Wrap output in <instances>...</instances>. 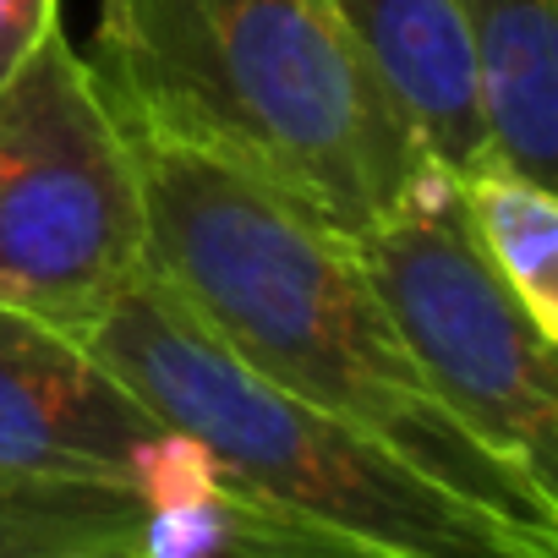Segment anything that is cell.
Here are the masks:
<instances>
[{"label":"cell","mask_w":558,"mask_h":558,"mask_svg":"<svg viewBox=\"0 0 558 558\" xmlns=\"http://www.w3.org/2000/svg\"><path fill=\"white\" fill-rule=\"evenodd\" d=\"M61 28V0H0V88Z\"/></svg>","instance_id":"8fae6325"},{"label":"cell","mask_w":558,"mask_h":558,"mask_svg":"<svg viewBox=\"0 0 558 558\" xmlns=\"http://www.w3.org/2000/svg\"><path fill=\"white\" fill-rule=\"evenodd\" d=\"M148 274L137 137L56 28L0 88V307L88 340Z\"/></svg>","instance_id":"277c9868"},{"label":"cell","mask_w":558,"mask_h":558,"mask_svg":"<svg viewBox=\"0 0 558 558\" xmlns=\"http://www.w3.org/2000/svg\"><path fill=\"white\" fill-rule=\"evenodd\" d=\"M88 61L137 132L268 181L351 241L438 175L329 0H99Z\"/></svg>","instance_id":"7a4b0ae2"},{"label":"cell","mask_w":558,"mask_h":558,"mask_svg":"<svg viewBox=\"0 0 558 558\" xmlns=\"http://www.w3.org/2000/svg\"><path fill=\"white\" fill-rule=\"evenodd\" d=\"M493 165L558 181V0H454Z\"/></svg>","instance_id":"ba28073f"},{"label":"cell","mask_w":558,"mask_h":558,"mask_svg":"<svg viewBox=\"0 0 558 558\" xmlns=\"http://www.w3.org/2000/svg\"><path fill=\"white\" fill-rule=\"evenodd\" d=\"M214 471L313 531L378 558H553V542L465 504L362 427L230 356L148 268L83 340Z\"/></svg>","instance_id":"3957f363"},{"label":"cell","mask_w":558,"mask_h":558,"mask_svg":"<svg viewBox=\"0 0 558 558\" xmlns=\"http://www.w3.org/2000/svg\"><path fill=\"white\" fill-rule=\"evenodd\" d=\"M465 225L498 279L520 296L531 324L558 340V197L509 165H482L454 181Z\"/></svg>","instance_id":"9c48e42d"},{"label":"cell","mask_w":558,"mask_h":558,"mask_svg":"<svg viewBox=\"0 0 558 558\" xmlns=\"http://www.w3.org/2000/svg\"><path fill=\"white\" fill-rule=\"evenodd\" d=\"M329 12L356 39V50L395 94L411 132L444 175L460 181L493 165L476 66L454 0H329Z\"/></svg>","instance_id":"52a82bcc"},{"label":"cell","mask_w":558,"mask_h":558,"mask_svg":"<svg viewBox=\"0 0 558 558\" xmlns=\"http://www.w3.org/2000/svg\"><path fill=\"white\" fill-rule=\"evenodd\" d=\"M356 252L433 395L487 449L558 493V340L482 257L454 175H427L356 235Z\"/></svg>","instance_id":"5b68a950"},{"label":"cell","mask_w":558,"mask_h":558,"mask_svg":"<svg viewBox=\"0 0 558 558\" xmlns=\"http://www.w3.org/2000/svg\"><path fill=\"white\" fill-rule=\"evenodd\" d=\"M132 137L148 186V268L230 356L558 547V493L487 449L433 395L345 230L203 148L137 126Z\"/></svg>","instance_id":"6da1fadb"},{"label":"cell","mask_w":558,"mask_h":558,"mask_svg":"<svg viewBox=\"0 0 558 558\" xmlns=\"http://www.w3.org/2000/svg\"><path fill=\"white\" fill-rule=\"evenodd\" d=\"M0 471L132 487L143 504L219 482L214 460L165 427L83 340L0 307Z\"/></svg>","instance_id":"8992f818"},{"label":"cell","mask_w":558,"mask_h":558,"mask_svg":"<svg viewBox=\"0 0 558 558\" xmlns=\"http://www.w3.org/2000/svg\"><path fill=\"white\" fill-rule=\"evenodd\" d=\"M143 514L132 487L0 471V558H137Z\"/></svg>","instance_id":"30bf717a"}]
</instances>
